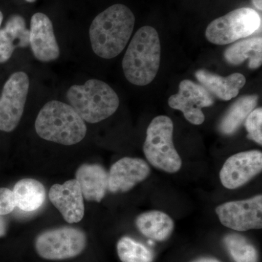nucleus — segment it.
Wrapping results in <instances>:
<instances>
[{
  "mask_svg": "<svg viewBox=\"0 0 262 262\" xmlns=\"http://www.w3.org/2000/svg\"><path fill=\"white\" fill-rule=\"evenodd\" d=\"M13 192L17 208L23 211H37L46 201V188L36 179H24L18 181L15 184Z\"/></svg>",
  "mask_w": 262,
  "mask_h": 262,
  "instance_id": "nucleus-20",
  "label": "nucleus"
},
{
  "mask_svg": "<svg viewBox=\"0 0 262 262\" xmlns=\"http://www.w3.org/2000/svg\"><path fill=\"white\" fill-rule=\"evenodd\" d=\"M50 201L68 223L80 222L84 214V198L76 179L63 184H54L50 189Z\"/></svg>",
  "mask_w": 262,
  "mask_h": 262,
  "instance_id": "nucleus-13",
  "label": "nucleus"
},
{
  "mask_svg": "<svg viewBox=\"0 0 262 262\" xmlns=\"http://www.w3.org/2000/svg\"><path fill=\"white\" fill-rule=\"evenodd\" d=\"M87 237L83 231L72 227L45 231L37 236L34 247L41 258L51 261L75 258L83 252Z\"/></svg>",
  "mask_w": 262,
  "mask_h": 262,
  "instance_id": "nucleus-7",
  "label": "nucleus"
},
{
  "mask_svg": "<svg viewBox=\"0 0 262 262\" xmlns=\"http://www.w3.org/2000/svg\"><path fill=\"white\" fill-rule=\"evenodd\" d=\"M261 26V18L256 10L238 8L210 23L206 37L213 44L225 46L252 35Z\"/></svg>",
  "mask_w": 262,
  "mask_h": 262,
  "instance_id": "nucleus-6",
  "label": "nucleus"
},
{
  "mask_svg": "<svg viewBox=\"0 0 262 262\" xmlns=\"http://www.w3.org/2000/svg\"><path fill=\"white\" fill-rule=\"evenodd\" d=\"M173 123L170 117L160 115L153 119L146 130L144 152L150 164L169 173L178 172L182 160L173 142Z\"/></svg>",
  "mask_w": 262,
  "mask_h": 262,
  "instance_id": "nucleus-5",
  "label": "nucleus"
},
{
  "mask_svg": "<svg viewBox=\"0 0 262 262\" xmlns=\"http://www.w3.org/2000/svg\"><path fill=\"white\" fill-rule=\"evenodd\" d=\"M159 34L153 27H141L134 34L123 60L124 75L130 83L145 86L155 80L160 65Z\"/></svg>",
  "mask_w": 262,
  "mask_h": 262,
  "instance_id": "nucleus-2",
  "label": "nucleus"
},
{
  "mask_svg": "<svg viewBox=\"0 0 262 262\" xmlns=\"http://www.w3.org/2000/svg\"><path fill=\"white\" fill-rule=\"evenodd\" d=\"M135 20L133 12L124 5H113L103 10L90 27L93 51L106 59L118 56L130 40Z\"/></svg>",
  "mask_w": 262,
  "mask_h": 262,
  "instance_id": "nucleus-1",
  "label": "nucleus"
},
{
  "mask_svg": "<svg viewBox=\"0 0 262 262\" xmlns=\"http://www.w3.org/2000/svg\"><path fill=\"white\" fill-rule=\"evenodd\" d=\"M70 106L84 121L97 123L112 116L120 105V99L108 84L89 80L82 85H72L67 93Z\"/></svg>",
  "mask_w": 262,
  "mask_h": 262,
  "instance_id": "nucleus-4",
  "label": "nucleus"
},
{
  "mask_svg": "<svg viewBox=\"0 0 262 262\" xmlns=\"http://www.w3.org/2000/svg\"><path fill=\"white\" fill-rule=\"evenodd\" d=\"M29 46L38 61H54L60 56L53 24L49 17L44 13H35L31 19Z\"/></svg>",
  "mask_w": 262,
  "mask_h": 262,
  "instance_id": "nucleus-12",
  "label": "nucleus"
},
{
  "mask_svg": "<svg viewBox=\"0 0 262 262\" xmlns=\"http://www.w3.org/2000/svg\"><path fill=\"white\" fill-rule=\"evenodd\" d=\"M213 102V96L203 85L189 80L182 81L178 94L172 95L168 99L170 108L182 112L187 121L196 125L205 121L202 108L211 106Z\"/></svg>",
  "mask_w": 262,
  "mask_h": 262,
  "instance_id": "nucleus-10",
  "label": "nucleus"
},
{
  "mask_svg": "<svg viewBox=\"0 0 262 262\" xmlns=\"http://www.w3.org/2000/svg\"><path fill=\"white\" fill-rule=\"evenodd\" d=\"M75 177L84 199L98 203L102 201L108 190V173L101 165L83 164L77 169Z\"/></svg>",
  "mask_w": 262,
  "mask_h": 262,
  "instance_id": "nucleus-15",
  "label": "nucleus"
},
{
  "mask_svg": "<svg viewBox=\"0 0 262 262\" xmlns=\"http://www.w3.org/2000/svg\"><path fill=\"white\" fill-rule=\"evenodd\" d=\"M223 242L234 262H258L257 249L244 236L236 233L227 234Z\"/></svg>",
  "mask_w": 262,
  "mask_h": 262,
  "instance_id": "nucleus-22",
  "label": "nucleus"
},
{
  "mask_svg": "<svg viewBox=\"0 0 262 262\" xmlns=\"http://www.w3.org/2000/svg\"><path fill=\"white\" fill-rule=\"evenodd\" d=\"M253 5H254L255 8L260 11L262 10V0H252Z\"/></svg>",
  "mask_w": 262,
  "mask_h": 262,
  "instance_id": "nucleus-28",
  "label": "nucleus"
},
{
  "mask_svg": "<svg viewBox=\"0 0 262 262\" xmlns=\"http://www.w3.org/2000/svg\"><path fill=\"white\" fill-rule=\"evenodd\" d=\"M224 56L229 64L239 65L248 59L250 69L259 68L262 63L261 37L250 38L234 43L225 50Z\"/></svg>",
  "mask_w": 262,
  "mask_h": 262,
  "instance_id": "nucleus-19",
  "label": "nucleus"
},
{
  "mask_svg": "<svg viewBox=\"0 0 262 262\" xmlns=\"http://www.w3.org/2000/svg\"><path fill=\"white\" fill-rule=\"evenodd\" d=\"M136 225L143 235L156 241H165L171 235L173 221L166 213L151 211L141 213L136 220Z\"/></svg>",
  "mask_w": 262,
  "mask_h": 262,
  "instance_id": "nucleus-18",
  "label": "nucleus"
},
{
  "mask_svg": "<svg viewBox=\"0 0 262 262\" xmlns=\"http://www.w3.org/2000/svg\"><path fill=\"white\" fill-rule=\"evenodd\" d=\"M7 226L6 221L3 218V215H0V237H3L7 233Z\"/></svg>",
  "mask_w": 262,
  "mask_h": 262,
  "instance_id": "nucleus-26",
  "label": "nucleus"
},
{
  "mask_svg": "<svg viewBox=\"0 0 262 262\" xmlns=\"http://www.w3.org/2000/svg\"><path fill=\"white\" fill-rule=\"evenodd\" d=\"M261 170V151H242L226 160L220 173L221 182L227 189H237L251 181Z\"/></svg>",
  "mask_w": 262,
  "mask_h": 262,
  "instance_id": "nucleus-11",
  "label": "nucleus"
},
{
  "mask_svg": "<svg viewBox=\"0 0 262 262\" xmlns=\"http://www.w3.org/2000/svg\"><path fill=\"white\" fill-rule=\"evenodd\" d=\"M30 81L24 72L13 74L5 82L0 97V130L11 132L23 115Z\"/></svg>",
  "mask_w": 262,
  "mask_h": 262,
  "instance_id": "nucleus-8",
  "label": "nucleus"
},
{
  "mask_svg": "<svg viewBox=\"0 0 262 262\" xmlns=\"http://www.w3.org/2000/svg\"><path fill=\"white\" fill-rule=\"evenodd\" d=\"M117 255L122 262H153L155 255L151 249L130 237L125 236L117 244Z\"/></svg>",
  "mask_w": 262,
  "mask_h": 262,
  "instance_id": "nucleus-23",
  "label": "nucleus"
},
{
  "mask_svg": "<svg viewBox=\"0 0 262 262\" xmlns=\"http://www.w3.org/2000/svg\"><path fill=\"white\" fill-rule=\"evenodd\" d=\"M149 165L140 158H124L113 164L108 173V189L126 192L149 175Z\"/></svg>",
  "mask_w": 262,
  "mask_h": 262,
  "instance_id": "nucleus-14",
  "label": "nucleus"
},
{
  "mask_svg": "<svg viewBox=\"0 0 262 262\" xmlns=\"http://www.w3.org/2000/svg\"><path fill=\"white\" fill-rule=\"evenodd\" d=\"M221 223L237 232L262 227V196L223 203L215 209Z\"/></svg>",
  "mask_w": 262,
  "mask_h": 262,
  "instance_id": "nucleus-9",
  "label": "nucleus"
},
{
  "mask_svg": "<svg viewBox=\"0 0 262 262\" xmlns=\"http://www.w3.org/2000/svg\"><path fill=\"white\" fill-rule=\"evenodd\" d=\"M29 46V30L25 20L20 15H12L4 28L0 29V63L8 61L15 48Z\"/></svg>",
  "mask_w": 262,
  "mask_h": 262,
  "instance_id": "nucleus-17",
  "label": "nucleus"
},
{
  "mask_svg": "<svg viewBox=\"0 0 262 262\" xmlns=\"http://www.w3.org/2000/svg\"><path fill=\"white\" fill-rule=\"evenodd\" d=\"M35 130L45 140L71 146L83 140L87 126L70 105L51 101L45 104L38 114Z\"/></svg>",
  "mask_w": 262,
  "mask_h": 262,
  "instance_id": "nucleus-3",
  "label": "nucleus"
},
{
  "mask_svg": "<svg viewBox=\"0 0 262 262\" xmlns=\"http://www.w3.org/2000/svg\"><path fill=\"white\" fill-rule=\"evenodd\" d=\"M195 77L210 94L224 101L236 97L246 82L242 74L234 73L222 77L205 70L196 71Z\"/></svg>",
  "mask_w": 262,
  "mask_h": 262,
  "instance_id": "nucleus-16",
  "label": "nucleus"
},
{
  "mask_svg": "<svg viewBox=\"0 0 262 262\" xmlns=\"http://www.w3.org/2000/svg\"><path fill=\"white\" fill-rule=\"evenodd\" d=\"M191 262H222L220 260L217 259V258L213 257H201L196 258L194 261Z\"/></svg>",
  "mask_w": 262,
  "mask_h": 262,
  "instance_id": "nucleus-27",
  "label": "nucleus"
},
{
  "mask_svg": "<svg viewBox=\"0 0 262 262\" xmlns=\"http://www.w3.org/2000/svg\"><path fill=\"white\" fill-rule=\"evenodd\" d=\"M26 1H27V3H34V2L36 1V0H26Z\"/></svg>",
  "mask_w": 262,
  "mask_h": 262,
  "instance_id": "nucleus-30",
  "label": "nucleus"
},
{
  "mask_svg": "<svg viewBox=\"0 0 262 262\" xmlns=\"http://www.w3.org/2000/svg\"><path fill=\"white\" fill-rule=\"evenodd\" d=\"M258 97L256 95L241 96L235 101L221 120L219 130L222 134H234L242 125L249 114L257 106Z\"/></svg>",
  "mask_w": 262,
  "mask_h": 262,
  "instance_id": "nucleus-21",
  "label": "nucleus"
},
{
  "mask_svg": "<svg viewBox=\"0 0 262 262\" xmlns=\"http://www.w3.org/2000/svg\"><path fill=\"white\" fill-rule=\"evenodd\" d=\"M3 14L1 11H0V27H1V24L3 23Z\"/></svg>",
  "mask_w": 262,
  "mask_h": 262,
  "instance_id": "nucleus-29",
  "label": "nucleus"
},
{
  "mask_svg": "<svg viewBox=\"0 0 262 262\" xmlns=\"http://www.w3.org/2000/svg\"><path fill=\"white\" fill-rule=\"evenodd\" d=\"M15 207L16 205L13 191L8 188H0V215L9 214Z\"/></svg>",
  "mask_w": 262,
  "mask_h": 262,
  "instance_id": "nucleus-25",
  "label": "nucleus"
},
{
  "mask_svg": "<svg viewBox=\"0 0 262 262\" xmlns=\"http://www.w3.org/2000/svg\"><path fill=\"white\" fill-rule=\"evenodd\" d=\"M247 137L257 144H262V108H254L245 120Z\"/></svg>",
  "mask_w": 262,
  "mask_h": 262,
  "instance_id": "nucleus-24",
  "label": "nucleus"
}]
</instances>
